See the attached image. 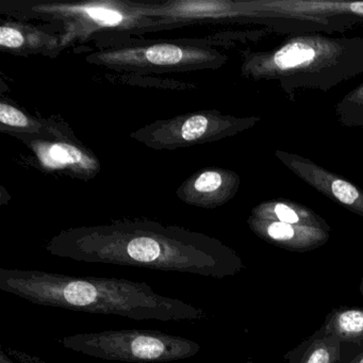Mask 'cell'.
Segmentation results:
<instances>
[{
  "label": "cell",
  "instance_id": "44dd1931",
  "mask_svg": "<svg viewBox=\"0 0 363 363\" xmlns=\"http://www.w3.org/2000/svg\"><path fill=\"white\" fill-rule=\"evenodd\" d=\"M0 363H16L10 356H8L7 352H5V348L1 346L0 347Z\"/></svg>",
  "mask_w": 363,
  "mask_h": 363
},
{
  "label": "cell",
  "instance_id": "9a60e30c",
  "mask_svg": "<svg viewBox=\"0 0 363 363\" xmlns=\"http://www.w3.org/2000/svg\"><path fill=\"white\" fill-rule=\"evenodd\" d=\"M320 328L337 337L342 345L363 343V308L339 307L331 310Z\"/></svg>",
  "mask_w": 363,
  "mask_h": 363
},
{
  "label": "cell",
  "instance_id": "8992f818",
  "mask_svg": "<svg viewBox=\"0 0 363 363\" xmlns=\"http://www.w3.org/2000/svg\"><path fill=\"white\" fill-rule=\"evenodd\" d=\"M254 118L224 116L216 110L159 120L133 131L129 137L156 150H174L218 141L252 126Z\"/></svg>",
  "mask_w": 363,
  "mask_h": 363
},
{
  "label": "cell",
  "instance_id": "e0dca14e",
  "mask_svg": "<svg viewBox=\"0 0 363 363\" xmlns=\"http://www.w3.org/2000/svg\"><path fill=\"white\" fill-rule=\"evenodd\" d=\"M264 7L296 13H350L363 16V3H333V1H281L263 3Z\"/></svg>",
  "mask_w": 363,
  "mask_h": 363
},
{
  "label": "cell",
  "instance_id": "6da1fadb",
  "mask_svg": "<svg viewBox=\"0 0 363 363\" xmlns=\"http://www.w3.org/2000/svg\"><path fill=\"white\" fill-rule=\"evenodd\" d=\"M52 256L78 262L177 272L203 277H233L241 257L203 233L150 220H112L61 231L45 245Z\"/></svg>",
  "mask_w": 363,
  "mask_h": 363
},
{
  "label": "cell",
  "instance_id": "5bb4252c",
  "mask_svg": "<svg viewBox=\"0 0 363 363\" xmlns=\"http://www.w3.org/2000/svg\"><path fill=\"white\" fill-rule=\"evenodd\" d=\"M250 216L259 220L306 225L330 230L329 225L312 210L288 201H269L259 203L252 209Z\"/></svg>",
  "mask_w": 363,
  "mask_h": 363
},
{
  "label": "cell",
  "instance_id": "9c48e42d",
  "mask_svg": "<svg viewBox=\"0 0 363 363\" xmlns=\"http://www.w3.org/2000/svg\"><path fill=\"white\" fill-rule=\"evenodd\" d=\"M276 156L293 173L320 194L363 218V191L358 186L318 167L312 161L293 156L288 152H276Z\"/></svg>",
  "mask_w": 363,
  "mask_h": 363
},
{
  "label": "cell",
  "instance_id": "5b68a950",
  "mask_svg": "<svg viewBox=\"0 0 363 363\" xmlns=\"http://www.w3.org/2000/svg\"><path fill=\"white\" fill-rule=\"evenodd\" d=\"M12 16L42 20L61 21L65 26L86 31V35L103 30L116 33H143L160 26L142 12L141 4L131 1H90V3L25 4L8 10Z\"/></svg>",
  "mask_w": 363,
  "mask_h": 363
},
{
  "label": "cell",
  "instance_id": "7402d4cb",
  "mask_svg": "<svg viewBox=\"0 0 363 363\" xmlns=\"http://www.w3.org/2000/svg\"><path fill=\"white\" fill-rule=\"evenodd\" d=\"M359 290H360L361 295L363 297V276L362 279H361L360 286H359Z\"/></svg>",
  "mask_w": 363,
  "mask_h": 363
},
{
  "label": "cell",
  "instance_id": "8fae6325",
  "mask_svg": "<svg viewBox=\"0 0 363 363\" xmlns=\"http://www.w3.org/2000/svg\"><path fill=\"white\" fill-rule=\"evenodd\" d=\"M247 224L250 230L263 241L290 252L316 250L326 244L330 238V230L320 227L259 220L252 216L248 218Z\"/></svg>",
  "mask_w": 363,
  "mask_h": 363
},
{
  "label": "cell",
  "instance_id": "d6986e66",
  "mask_svg": "<svg viewBox=\"0 0 363 363\" xmlns=\"http://www.w3.org/2000/svg\"><path fill=\"white\" fill-rule=\"evenodd\" d=\"M8 356L11 358L16 359L20 363H52L48 361L43 360L40 357L35 356V354H29V352H22L20 350H16L13 347H7L5 350Z\"/></svg>",
  "mask_w": 363,
  "mask_h": 363
},
{
  "label": "cell",
  "instance_id": "603a6c76",
  "mask_svg": "<svg viewBox=\"0 0 363 363\" xmlns=\"http://www.w3.org/2000/svg\"><path fill=\"white\" fill-rule=\"evenodd\" d=\"M240 363H256V362H255V361L248 360V361H243V362H240Z\"/></svg>",
  "mask_w": 363,
  "mask_h": 363
},
{
  "label": "cell",
  "instance_id": "4fadbf2b",
  "mask_svg": "<svg viewBox=\"0 0 363 363\" xmlns=\"http://www.w3.org/2000/svg\"><path fill=\"white\" fill-rule=\"evenodd\" d=\"M286 363H341L343 360L342 344L337 337L316 329L296 347L284 356Z\"/></svg>",
  "mask_w": 363,
  "mask_h": 363
},
{
  "label": "cell",
  "instance_id": "52a82bcc",
  "mask_svg": "<svg viewBox=\"0 0 363 363\" xmlns=\"http://www.w3.org/2000/svg\"><path fill=\"white\" fill-rule=\"evenodd\" d=\"M340 45L318 38H299L272 52L250 55L242 72L250 78L280 77L335 62Z\"/></svg>",
  "mask_w": 363,
  "mask_h": 363
},
{
  "label": "cell",
  "instance_id": "2e32d148",
  "mask_svg": "<svg viewBox=\"0 0 363 363\" xmlns=\"http://www.w3.org/2000/svg\"><path fill=\"white\" fill-rule=\"evenodd\" d=\"M0 130L7 131L10 135L22 133L41 137H52L58 133L56 128H52L45 121L35 120L26 112L4 101H0Z\"/></svg>",
  "mask_w": 363,
  "mask_h": 363
},
{
  "label": "cell",
  "instance_id": "7c38bea8",
  "mask_svg": "<svg viewBox=\"0 0 363 363\" xmlns=\"http://www.w3.org/2000/svg\"><path fill=\"white\" fill-rule=\"evenodd\" d=\"M0 48L16 56L52 55L60 50V41L31 25L8 22L0 27Z\"/></svg>",
  "mask_w": 363,
  "mask_h": 363
},
{
  "label": "cell",
  "instance_id": "ffe728a7",
  "mask_svg": "<svg viewBox=\"0 0 363 363\" xmlns=\"http://www.w3.org/2000/svg\"><path fill=\"white\" fill-rule=\"evenodd\" d=\"M347 101L352 104L363 105V84L348 95Z\"/></svg>",
  "mask_w": 363,
  "mask_h": 363
},
{
  "label": "cell",
  "instance_id": "ac0fdd59",
  "mask_svg": "<svg viewBox=\"0 0 363 363\" xmlns=\"http://www.w3.org/2000/svg\"><path fill=\"white\" fill-rule=\"evenodd\" d=\"M343 360L341 363H363V343L359 345H342Z\"/></svg>",
  "mask_w": 363,
  "mask_h": 363
},
{
  "label": "cell",
  "instance_id": "7a4b0ae2",
  "mask_svg": "<svg viewBox=\"0 0 363 363\" xmlns=\"http://www.w3.org/2000/svg\"><path fill=\"white\" fill-rule=\"evenodd\" d=\"M0 290L29 303L137 320H201L207 312L158 294L145 282L69 276L38 269H0Z\"/></svg>",
  "mask_w": 363,
  "mask_h": 363
},
{
  "label": "cell",
  "instance_id": "3957f363",
  "mask_svg": "<svg viewBox=\"0 0 363 363\" xmlns=\"http://www.w3.org/2000/svg\"><path fill=\"white\" fill-rule=\"evenodd\" d=\"M59 343L93 358L120 362H171L201 352V345L192 340L147 329L78 333L63 337Z\"/></svg>",
  "mask_w": 363,
  "mask_h": 363
},
{
  "label": "cell",
  "instance_id": "277c9868",
  "mask_svg": "<svg viewBox=\"0 0 363 363\" xmlns=\"http://www.w3.org/2000/svg\"><path fill=\"white\" fill-rule=\"evenodd\" d=\"M226 57L209 44L196 41H161L113 46L86 57V62L114 71L137 73L216 69Z\"/></svg>",
  "mask_w": 363,
  "mask_h": 363
},
{
  "label": "cell",
  "instance_id": "30bf717a",
  "mask_svg": "<svg viewBox=\"0 0 363 363\" xmlns=\"http://www.w3.org/2000/svg\"><path fill=\"white\" fill-rule=\"evenodd\" d=\"M240 177L229 169L208 167L184 180L176 191L180 201L194 207L214 209L228 203L237 194Z\"/></svg>",
  "mask_w": 363,
  "mask_h": 363
},
{
  "label": "cell",
  "instance_id": "ba28073f",
  "mask_svg": "<svg viewBox=\"0 0 363 363\" xmlns=\"http://www.w3.org/2000/svg\"><path fill=\"white\" fill-rule=\"evenodd\" d=\"M35 152L46 171L63 172L73 177L88 180L101 171V163L84 146L67 140L58 133L52 137L12 133Z\"/></svg>",
  "mask_w": 363,
  "mask_h": 363
}]
</instances>
